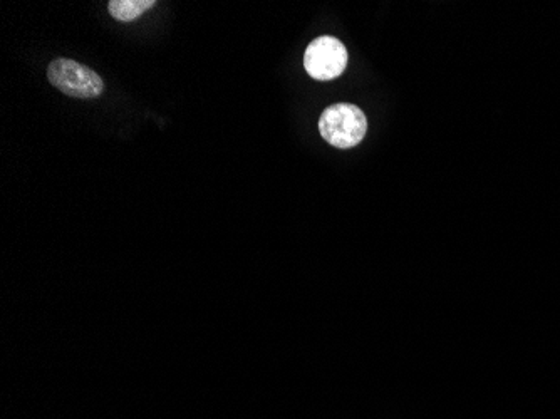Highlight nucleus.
<instances>
[{
    "label": "nucleus",
    "instance_id": "f257e3e1",
    "mask_svg": "<svg viewBox=\"0 0 560 419\" xmlns=\"http://www.w3.org/2000/svg\"><path fill=\"white\" fill-rule=\"evenodd\" d=\"M319 131L329 145L349 150L364 140L368 119L354 104H332L319 119Z\"/></svg>",
    "mask_w": 560,
    "mask_h": 419
},
{
    "label": "nucleus",
    "instance_id": "f03ea898",
    "mask_svg": "<svg viewBox=\"0 0 560 419\" xmlns=\"http://www.w3.org/2000/svg\"><path fill=\"white\" fill-rule=\"evenodd\" d=\"M47 79L54 88L69 98L93 99L98 98L104 91L103 79L99 78L93 69L66 57L54 59L49 64Z\"/></svg>",
    "mask_w": 560,
    "mask_h": 419
},
{
    "label": "nucleus",
    "instance_id": "7ed1b4c3",
    "mask_svg": "<svg viewBox=\"0 0 560 419\" xmlns=\"http://www.w3.org/2000/svg\"><path fill=\"white\" fill-rule=\"evenodd\" d=\"M348 66V51L343 42L332 36H321L307 46L304 68L317 81H331L341 76Z\"/></svg>",
    "mask_w": 560,
    "mask_h": 419
},
{
    "label": "nucleus",
    "instance_id": "20e7f679",
    "mask_svg": "<svg viewBox=\"0 0 560 419\" xmlns=\"http://www.w3.org/2000/svg\"><path fill=\"white\" fill-rule=\"evenodd\" d=\"M153 6H156L155 0H111L108 11L116 21L133 22Z\"/></svg>",
    "mask_w": 560,
    "mask_h": 419
}]
</instances>
